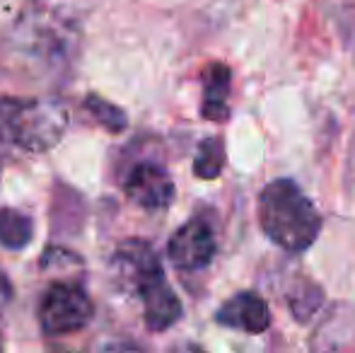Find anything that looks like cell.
Listing matches in <instances>:
<instances>
[{
    "instance_id": "cell-2",
    "label": "cell",
    "mask_w": 355,
    "mask_h": 353,
    "mask_svg": "<svg viewBox=\"0 0 355 353\" xmlns=\"http://www.w3.org/2000/svg\"><path fill=\"white\" fill-rule=\"evenodd\" d=\"M68 112L58 99H0V128L12 146L27 153H46L63 138Z\"/></svg>"
},
{
    "instance_id": "cell-16",
    "label": "cell",
    "mask_w": 355,
    "mask_h": 353,
    "mask_svg": "<svg viewBox=\"0 0 355 353\" xmlns=\"http://www.w3.org/2000/svg\"><path fill=\"white\" fill-rule=\"evenodd\" d=\"M32 3H39V0H32Z\"/></svg>"
},
{
    "instance_id": "cell-8",
    "label": "cell",
    "mask_w": 355,
    "mask_h": 353,
    "mask_svg": "<svg viewBox=\"0 0 355 353\" xmlns=\"http://www.w3.org/2000/svg\"><path fill=\"white\" fill-rule=\"evenodd\" d=\"M141 300H143L145 327L150 332H164L182 320V312H184L182 300L167 286V281H159L155 286H150L141 295Z\"/></svg>"
},
{
    "instance_id": "cell-1",
    "label": "cell",
    "mask_w": 355,
    "mask_h": 353,
    "mask_svg": "<svg viewBox=\"0 0 355 353\" xmlns=\"http://www.w3.org/2000/svg\"><path fill=\"white\" fill-rule=\"evenodd\" d=\"M259 223L268 240L285 252L309 250L322 232V216L293 179H276L263 187Z\"/></svg>"
},
{
    "instance_id": "cell-3",
    "label": "cell",
    "mask_w": 355,
    "mask_h": 353,
    "mask_svg": "<svg viewBox=\"0 0 355 353\" xmlns=\"http://www.w3.org/2000/svg\"><path fill=\"white\" fill-rule=\"evenodd\" d=\"M94 307L78 283H53L39 305V325L46 336H71L92 322Z\"/></svg>"
},
{
    "instance_id": "cell-9",
    "label": "cell",
    "mask_w": 355,
    "mask_h": 353,
    "mask_svg": "<svg viewBox=\"0 0 355 353\" xmlns=\"http://www.w3.org/2000/svg\"><path fill=\"white\" fill-rule=\"evenodd\" d=\"M203 104L201 114L208 121H227L230 119V87H232V71L225 63H208L203 71Z\"/></svg>"
},
{
    "instance_id": "cell-14",
    "label": "cell",
    "mask_w": 355,
    "mask_h": 353,
    "mask_svg": "<svg viewBox=\"0 0 355 353\" xmlns=\"http://www.w3.org/2000/svg\"><path fill=\"white\" fill-rule=\"evenodd\" d=\"M12 283H10V278L5 276V271L0 268V315H3L5 310H8V305L12 302Z\"/></svg>"
},
{
    "instance_id": "cell-13",
    "label": "cell",
    "mask_w": 355,
    "mask_h": 353,
    "mask_svg": "<svg viewBox=\"0 0 355 353\" xmlns=\"http://www.w3.org/2000/svg\"><path fill=\"white\" fill-rule=\"evenodd\" d=\"M85 109L97 119V123H102L109 133H121L126 128V114L123 109H119L116 104L107 102V99L97 97V94H87L85 97Z\"/></svg>"
},
{
    "instance_id": "cell-11",
    "label": "cell",
    "mask_w": 355,
    "mask_h": 353,
    "mask_svg": "<svg viewBox=\"0 0 355 353\" xmlns=\"http://www.w3.org/2000/svg\"><path fill=\"white\" fill-rule=\"evenodd\" d=\"M225 167V143L218 136H208L201 141L196 150V160H193V175L203 182H213L220 177Z\"/></svg>"
},
{
    "instance_id": "cell-6",
    "label": "cell",
    "mask_w": 355,
    "mask_h": 353,
    "mask_svg": "<svg viewBox=\"0 0 355 353\" xmlns=\"http://www.w3.org/2000/svg\"><path fill=\"white\" fill-rule=\"evenodd\" d=\"M126 193L141 208L162 211L174 201L177 187L164 167L155 165V162H141L133 167L126 179Z\"/></svg>"
},
{
    "instance_id": "cell-12",
    "label": "cell",
    "mask_w": 355,
    "mask_h": 353,
    "mask_svg": "<svg viewBox=\"0 0 355 353\" xmlns=\"http://www.w3.org/2000/svg\"><path fill=\"white\" fill-rule=\"evenodd\" d=\"M322 302H324L322 288L312 281H302L300 286H295V291H290V295H288L290 312H293V317L300 322H307L309 317L322 307Z\"/></svg>"
},
{
    "instance_id": "cell-5",
    "label": "cell",
    "mask_w": 355,
    "mask_h": 353,
    "mask_svg": "<svg viewBox=\"0 0 355 353\" xmlns=\"http://www.w3.org/2000/svg\"><path fill=\"white\" fill-rule=\"evenodd\" d=\"M218 242H215V232L201 218H191L184 223L172 237H169L167 255L177 268L182 271H198L206 268L213 261Z\"/></svg>"
},
{
    "instance_id": "cell-4",
    "label": "cell",
    "mask_w": 355,
    "mask_h": 353,
    "mask_svg": "<svg viewBox=\"0 0 355 353\" xmlns=\"http://www.w3.org/2000/svg\"><path fill=\"white\" fill-rule=\"evenodd\" d=\"M112 271L114 281L123 291L136 293L138 298L148 291L150 286L164 281V271L159 264V257L155 255L153 245L145 240H131L121 242L112 257Z\"/></svg>"
},
{
    "instance_id": "cell-10",
    "label": "cell",
    "mask_w": 355,
    "mask_h": 353,
    "mask_svg": "<svg viewBox=\"0 0 355 353\" xmlns=\"http://www.w3.org/2000/svg\"><path fill=\"white\" fill-rule=\"evenodd\" d=\"M34 223L27 213L0 208V245L8 250H24L32 242Z\"/></svg>"
},
{
    "instance_id": "cell-15",
    "label": "cell",
    "mask_w": 355,
    "mask_h": 353,
    "mask_svg": "<svg viewBox=\"0 0 355 353\" xmlns=\"http://www.w3.org/2000/svg\"><path fill=\"white\" fill-rule=\"evenodd\" d=\"M0 349H3V339H0Z\"/></svg>"
},
{
    "instance_id": "cell-7",
    "label": "cell",
    "mask_w": 355,
    "mask_h": 353,
    "mask_svg": "<svg viewBox=\"0 0 355 353\" xmlns=\"http://www.w3.org/2000/svg\"><path fill=\"white\" fill-rule=\"evenodd\" d=\"M215 322L247 334H263L271 327V310L259 293L242 291L220 305V310L215 312Z\"/></svg>"
}]
</instances>
